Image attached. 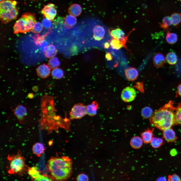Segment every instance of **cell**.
<instances>
[{
  "instance_id": "6da1fadb",
  "label": "cell",
  "mask_w": 181,
  "mask_h": 181,
  "mask_svg": "<svg viewBox=\"0 0 181 181\" xmlns=\"http://www.w3.org/2000/svg\"><path fill=\"white\" fill-rule=\"evenodd\" d=\"M42 117L40 120L41 128L47 131L48 133L53 131L57 132L60 128L67 131L70 130V120L66 117L63 118L56 115L53 97L47 95L43 96L41 100Z\"/></svg>"
},
{
  "instance_id": "7a4b0ae2",
  "label": "cell",
  "mask_w": 181,
  "mask_h": 181,
  "mask_svg": "<svg viewBox=\"0 0 181 181\" xmlns=\"http://www.w3.org/2000/svg\"><path fill=\"white\" fill-rule=\"evenodd\" d=\"M176 107L171 101L155 110L150 118L151 124L163 130L176 125L175 112Z\"/></svg>"
},
{
  "instance_id": "3957f363",
  "label": "cell",
  "mask_w": 181,
  "mask_h": 181,
  "mask_svg": "<svg viewBox=\"0 0 181 181\" xmlns=\"http://www.w3.org/2000/svg\"><path fill=\"white\" fill-rule=\"evenodd\" d=\"M72 161L68 157H52L48 161L47 167L54 180L68 179L72 173Z\"/></svg>"
},
{
  "instance_id": "277c9868",
  "label": "cell",
  "mask_w": 181,
  "mask_h": 181,
  "mask_svg": "<svg viewBox=\"0 0 181 181\" xmlns=\"http://www.w3.org/2000/svg\"><path fill=\"white\" fill-rule=\"evenodd\" d=\"M17 2L13 0H2L0 2V18L2 23L6 24L15 19L18 14L16 6Z\"/></svg>"
},
{
  "instance_id": "5b68a950",
  "label": "cell",
  "mask_w": 181,
  "mask_h": 181,
  "mask_svg": "<svg viewBox=\"0 0 181 181\" xmlns=\"http://www.w3.org/2000/svg\"><path fill=\"white\" fill-rule=\"evenodd\" d=\"M36 20L34 14L25 13L15 24L13 27L14 33H25L32 30L36 22Z\"/></svg>"
},
{
  "instance_id": "8992f818",
  "label": "cell",
  "mask_w": 181,
  "mask_h": 181,
  "mask_svg": "<svg viewBox=\"0 0 181 181\" xmlns=\"http://www.w3.org/2000/svg\"><path fill=\"white\" fill-rule=\"evenodd\" d=\"M25 167L24 158L18 153L11 157L9 172L11 174H20L24 171Z\"/></svg>"
},
{
  "instance_id": "52a82bcc",
  "label": "cell",
  "mask_w": 181,
  "mask_h": 181,
  "mask_svg": "<svg viewBox=\"0 0 181 181\" xmlns=\"http://www.w3.org/2000/svg\"><path fill=\"white\" fill-rule=\"evenodd\" d=\"M87 114L86 106L82 103L75 104L69 113V119H79Z\"/></svg>"
},
{
  "instance_id": "ba28073f",
  "label": "cell",
  "mask_w": 181,
  "mask_h": 181,
  "mask_svg": "<svg viewBox=\"0 0 181 181\" xmlns=\"http://www.w3.org/2000/svg\"><path fill=\"white\" fill-rule=\"evenodd\" d=\"M93 37L95 40L100 41L105 39L106 37L110 36L109 30L108 31L105 27L102 25H97L94 27L93 30Z\"/></svg>"
},
{
  "instance_id": "9c48e42d",
  "label": "cell",
  "mask_w": 181,
  "mask_h": 181,
  "mask_svg": "<svg viewBox=\"0 0 181 181\" xmlns=\"http://www.w3.org/2000/svg\"><path fill=\"white\" fill-rule=\"evenodd\" d=\"M28 174L34 180L52 181L54 179L51 176L41 175L36 167L33 166L28 169Z\"/></svg>"
},
{
  "instance_id": "30bf717a",
  "label": "cell",
  "mask_w": 181,
  "mask_h": 181,
  "mask_svg": "<svg viewBox=\"0 0 181 181\" xmlns=\"http://www.w3.org/2000/svg\"><path fill=\"white\" fill-rule=\"evenodd\" d=\"M41 13L47 18L53 21L57 14V9L56 6L54 4L50 3L44 5L41 11Z\"/></svg>"
},
{
  "instance_id": "8fae6325",
  "label": "cell",
  "mask_w": 181,
  "mask_h": 181,
  "mask_svg": "<svg viewBox=\"0 0 181 181\" xmlns=\"http://www.w3.org/2000/svg\"><path fill=\"white\" fill-rule=\"evenodd\" d=\"M137 95L135 89L133 87L127 86L122 90L121 95L122 100L125 102H128L133 101Z\"/></svg>"
},
{
  "instance_id": "7c38bea8",
  "label": "cell",
  "mask_w": 181,
  "mask_h": 181,
  "mask_svg": "<svg viewBox=\"0 0 181 181\" xmlns=\"http://www.w3.org/2000/svg\"><path fill=\"white\" fill-rule=\"evenodd\" d=\"M163 138L168 142H175L177 139L175 132L171 127L163 130Z\"/></svg>"
},
{
  "instance_id": "4fadbf2b",
  "label": "cell",
  "mask_w": 181,
  "mask_h": 181,
  "mask_svg": "<svg viewBox=\"0 0 181 181\" xmlns=\"http://www.w3.org/2000/svg\"><path fill=\"white\" fill-rule=\"evenodd\" d=\"M110 35L112 38L116 39L121 41H125V34L123 31L120 28H117L109 30Z\"/></svg>"
},
{
  "instance_id": "5bb4252c",
  "label": "cell",
  "mask_w": 181,
  "mask_h": 181,
  "mask_svg": "<svg viewBox=\"0 0 181 181\" xmlns=\"http://www.w3.org/2000/svg\"><path fill=\"white\" fill-rule=\"evenodd\" d=\"M125 74L127 79L130 81H133L138 78L139 73L135 68L130 67L125 70Z\"/></svg>"
},
{
  "instance_id": "9a60e30c",
  "label": "cell",
  "mask_w": 181,
  "mask_h": 181,
  "mask_svg": "<svg viewBox=\"0 0 181 181\" xmlns=\"http://www.w3.org/2000/svg\"><path fill=\"white\" fill-rule=\"evenodd\" d=\"M50 68L46 65L43 64L39 66L37 69V72L40 77L44 78L48 77L50 73Z\"/></svg>"
},
{
  "instance_id": "2e32d148",
  "label": "cell",
  "mask_w": 181,
  "mask_h": 181,
  "mask_svg": "<svg viewBox=\"0 0 181 181\" xmlns=\"http://www.w3.org/2000/svg\"><path fill=\"white\" fill-rule=\"evenodd\" d=\"M27 113L26 108L23 106L19 105L16 108L14 112V114L20 121L23 120L24 117Z\"/></svg>"
},
{
  "instance_id": "e0dca14e",
  "label": "cell",
  "mask_w": 181,
  "mask_h": 181,
  "mask_svg": "<svg viewBox=\"0 0 181 181\" xmlns=\"http://www.w3.org/2000/svg\"><path fill=\"white\" fill-rule=\"evenodd\" d=\"M68 11L70 15L74 17H77L79 16L82 13V8L79 4H73L69 7Z\"/></svg>"
},
{
  "instance_id": "ac0fdd59",
  "label": "cell",
  "mask_w": 181,
  "mask_h": 181,
  "mask_svg": "<svg viewBox=\"0 0 181 181\" xmlns=\"http://www.w3.org/2000/svg\"><path fill=\"white\" fill-rule=\"evenodd\" d=\"M153 61L155 67H160L164 64L165 62V58L162 54L158 53L156 54L153 56Z\"/></svg>"
},
{
  "instance_id": "d6986e66",
  "label": "cell",
  "mask_w": 181,
  "mask_h": 181,
  "mask_svg": "<svg viewBox=\"0 0 181 181\" xmlns=\"http://www.w3.org/2000/svg\"><path fill=\"white\" fill-rule=\"evenodd\" d=\"M98 104L96 101H93L90 104L86 106L87 114L89 116H93L97 114Z\"/></svg>"
},
{
  "instance_id": "ffe728a7",
  "label": "cell",
  "mask_w": 181,
  "mask_h": 181,
  "mask_svg": "<svg viewBox=\"0 0 181 181\" xmlns=\"http://www.w3.org/2000/svg\"><path fill=\"white\" fill-rule=\"evenodd\" d=\"M44 54L48 58H51L55 56L57 51L55 46L53 44H51L45 47L44 49Z\"/></svg>"
},
{
  "instance_id": "44dd1931",
  "label": "cell",
  "mask_w": 181,
  "mask_h": 181,
  "mask_svg": "<svg viewBox=\"0 0 181 181\" xmlns=\"http://www.w3.org/2000/svg\"><path fill=\"white\" fill-rule=\"evenodd\" d=\"M77 22V19L75 17L70 15H68L64 19L65 27L68 29L71 28L76 24Z\"/></svg>"
},
{
  "instance_id": "7402d4cb",
  "label": "cell",
  "mask_w": 181,
  "mask_h": 181,
  "mask_svg": "<svg viewBox=\"0 0 181 181\" xmlns=\"http://www.w3.org/2000/svg\"><path fill=\"white\" fill-rule=\"evenodd\" d=\"M125 41H121L112 38L111 39L109 43L111 48L116 50H118L124 47Z\"/></svg>"
},
{
  "instance_id": "603a6c76",
  "label": "cell",
  "mask_w": 181,
  "mask_h": 181,
  "mask_svg": "<svg viewBox=\"0 0 181 181\" xmlns=\"http://www.w3.org/2000/svg\"><path fill=\"white\" fill-rule=\"evenodd\" d=\"M43 145L40 143H35L33 146L32 151L33 153L38 156H39L43 153L45 150Z\"/></svg>"
},
{
  "instance_id": "cb8c5ba5",
  "label": "cell",
  "mask_w": 181,
  "mask_h": 181,
  "mask_svg": "<svg viewBox=\"0 0 181 181\" xmlns=\"http://www.w3.org/2000/svg\"><path fill=\"white\" fill-rule=\"evenodd\" d=\"M141 134L142 138L145 143H149L153 138V129H148L142 133Z\"/></svg>"
},
{
  "instance_id": "d4e9b609",
  "label": "cell",
  "mask_w": 181,
  "mask_h": 181,
  "mask_svg": "<svg viewBox=\"0 0 181 181\" xmlns=\"http://www.w3.org/2000/svg\"><path fill=\"white\" fill-rule=\"evenodd\" d=\"M143 140L142 138L139 136H134L131 139L130 144L131 147L135 149L140 148L142 146Z\"/></svg>"
},
{
  "instance_id": "484cf974",
  "label": "cell",
  "mask_w": 181,
  "mask_h": 181,
  "mask_svg": "<svg viewBox=\"0 0 181 181\" xmlns=\"http://www.w3.org/2000/svg\"><path fill=\"white\" fill-rule=\"evenodd\" d=\"M166 59L167 63L171 65L175 64L177 61L176 54L172 52H169L167 54L166 56Z\"/></svg>"
},
{
  "instance_id": "4316f807",
  "label": "cell",
  "mask_w": 181,
  "mask_h": 181,
  "mask_svg": "<svg viewBox=\"0 0 181 181\" xmlns=\"http://www.w3.org/2000/svg\"><path fill=\"white\" fill-rule=\"evenodd\" d=\"M175 117L176 124L181 125V102L178 103L176 107Z\"/></svg>"
},
{
  "instance_id": "83f0119b",
  "label": "cell",
  "mask_w": 181,
  "mask_h": 181,
  "mask_svg": "<svg viewBox=\"0 0 181 181\" xmlns=\"http://www.w3.org/2000/svg\"><path fill=\"white\" fill-rule=\"evenodd\" d=\"M166 39L167 42L168 43L173 44L177 42V36L175 33L168 32L166 34Z\"/></svg>"
},
{
  "instance_id": "f1b7e54d",
  "label": "cell",
  "mask_w": 181,
  "mask_h": 181,
  "mask_svg": "<svg viewBox=\"0 0 181 181\" xmlns=\"http://www.w3.org/2000/svg\"><path fill=\"white\" fill-rule=\"evenodd\" d=\"M159 23L161 27L165 30L168 29L169 27L172 24L170 18L168 16L164 17L163 19L162 22Z\"/></svg>"
},
{
  "instance_id": "f546056e",
  "label": "cell",
  "mask_w": 181,
  "mask_h": 181,
  "mask_svg": "<svg viewBox=\"0 0 181 181\" xmlns=\"http://www.w3.org/2000/svg\"><path fill=\"white\" fill-rule=\"evenodd\" d=\"M170 18L172 24L176 26L178 25L181 22V14L174 13L171 16Z\"/></svg>"
},
{
  "instance_id": "4dcf8cb0",
  "label": "cell",
  "mask_w": 181,
  "mask_h": 181,
  "mask_svg": "<svg viewBox=\"0 0 181 181\" xmlns=\"http://www.w3.org/2000/svg\"><path fill=\"white\" fill-rule=\"evenodd\" d=\"M153 113V110L151 108L149 107H146L142 110L141 114L143 118L147 119L151 117Z\"/></svg>"
},
{
  "instance_id": "1f68e13d",
  "label": "cell",
  "mask_w": 181,
  "mask_h": 181,
  "mask_svg": "<svg viewBox=\"0 0 181 181\" xmlns=\"http://www.w3.org/2000/svg\"><path fill=\"white\" fill-rule=\"evenodd\" d=\"M52 75L55 78L59 79L61 78L64 75V72L63 70L59 68L54 69L52 71Z\"/></svg>"
},
{
  "instance_id": "d6a6232c",
  "label": "cell",
  "mask_w": 181,
  "mask_h": 181,
  "mask_svg": "<svg viewBox=\"0 0 181 181\" xmlns=\"http://www.w3.org/2000/svg\"><path fill=\"white\" fill-rule=\"evenodd\" d=\"M150 143L152 146L155 148H158L163 144V140L161 138H153Z\"/></svg>"
},
{
  "instance_id": "836d02e7",
  "label": "cell",
  "mask_w": 181,
  "mask_h": 181,
  "mask_svg": "<svg viewBox=\"0 0 181 181\" xmlns=\"http://www.w3.org/2000/svg\"><path fill=\"white\" fill-rule=\"evenodd\" d=\"M48 64L50 68L55 69L60 65V62L57 58L53 57L49 60Z\"/></svg>"
},
{
  "instance_id": "e575fe53",
  "label": "cell",
  "mask_w": 181,
  "mask_h": 181,
  "mask_svg": "<svg viewBox=\"0 0 181 181\" xmlns=\"http://www.w3.org/2000/svg\"><path fill=\"white\" fill-rule=\"evenodd\" d=\"M43 29V25L39 22H36L32 30V31L35 33L40 32Z\"/></svg>"
},
{
  "instance_id": "d590c367",
  "label": "cell",
  "mask_w": 181,
  "mask_h": 181,
  "mask_svg": "<svg viewBox=\"0 0 181 181\" xmlns=\"http://www.w3.org/2000/svg\"><path fill=\"white\" fill-rule=\"evenodd\" d=\"M76 180L79 181H87L89 180L88 176L82 173L79 174L76 177Z\"/></svg>"
},
{
  "instance_id": "8d00e7d4",
  "label": "cell",
  "mask_w": 181,
  "mask_h": 181,
  "mask_svg": "<svg viewBox=\"0 0 181 181\" xmlns=\"http://www.w3.org/2000/svg\"><path fill=\"white\" fill-rule=\"evenodd\" d=\"M51 21L46 18L44 19L42 21V24L43 26L46 28H49L52 25Z\"/></svg>"
},
{
  "instance_id": "74e56055",
  "label": "cell",
  "mask_w": 181,
  "mask_h": 181,
  "mask_svg": "<svg viewBox=\"0 0 181 181\" xmlns=\"http://www.w3.org/2000/svg\"><path fill=\"white\" fill-rule=\"evenodd\" d=\"M168 180L171 181H181V179L178 175L175 174H174L168 176Z\"/></svg>"
},
{
  "instance_id": "f35d334b",
  "label": "cell",
  "mask_w": 181,
  "mask_h": 181,
  "mask_svg": "<svg viewBox=\"0 0 181 181\" xmlns=\"http://www.w3.org/2000/svg\"><path fill=\"white\" fill-rule=\"evenodd\" d=\"M135 86H137L138 89L141 91H143V83L141 82H137L135 85Z\"/></svg>"
},
{
  "instance_id": "ab89813d",
  "label": "cell",
  "mask_w": 181,
  "mask_h": 181,
  "mask_svg": "<svg viewBox=\"0 0 181 181\" xmlns=\"http://www.w3.org/2000/svg\"><path fill=\"white\" fill-rule=\"evenodd\" d=\"M105 57L107 60L109 61H110L113 59V56L112 54L109 52H107L105 55Z\"/></svg>"
},
{
  "instance_id": "60d3db41",
  "label": "cell",
  "mask_w": 181,
  "mask_h": 181,
  "mask_svg": "<svg viewBox=\"0 0 181 181\" xmlns=\"http://www.w3.org/2000/svg\"><path fill=\"white\" fill-rule=\"evenodd\" d=\"M177 93L180 96H181V83L177 86Z\"/></svg>"
},
{
  "instance_id": "b9f144b4",
  "label": "cell",
  "mask_w": 181,
  "mask_h": 181,
  "mask_svg": "<svg viewBox=\"0 0 181 181\" xmlns=\"http://www.w3.org/2000/svg\"><path fill=\"white\" fill-rule=\"evenodd\" d=\"M177 154V152L175 149H173L170 151V154L172 156L176 155Z\"/></svg>"
},
{
  "instance_id": "7bdbcfd3",
  "label": "cell",
  "mask_w": 181,
  "mask_h": 181,
  "mask_svg": "<svg viewBox=\"0 0 181 181\" xmlns=\"http://www.w3.org/2000/svg\"><path fill=\"white\" fill-rule=\"evenodd\" d=\"M104 46L105 48L107 49H109L110 46L109 42H105L104 43Z\"/></svg>"
},
{
  "instance_id": "ee69618b",
  "label": "cell",
  "mask_w": 181,
  "mask_h": 181,
  "mask_svg": "<svg viewBox=\"0 0 181 181\" xmlns=\"http://www.w3.org/2000/svg\"><path fill=\"white\" fill-rule=\"evenodd\" d=\"M166 178L165 177H160L157 180V181H166Z\"/></svg>"
},
{
  "instance_id": "f6af8a7d",
  "label": "cell",
  "mask_w": 181,
  "mask_h": 181,
  "mask_svg": "<svg viewBox=\"0 0 181 181\" xmlns=\"http://www.w3.org/2000/svg\"><path fill=\"white\" fill-rule=\"evenodd\" d=\"M33 97V95L32 93H30L28 95V97L30 98H32Z\"/></svg>"
},
{
  "instance_id": "bcb514c9",
  "label": "cell",
  "mask_w": 181,
  "mask_h": 181,
  "mask_svg": "<svg viewBox=\"0 0 181 181\" xmlns=\"http://www.w3.org/2000/svg\"><path fill=\"white\" fill-rule=\"evenodd\" d=\"M2 0H0V2H1V1H2Z\"/></svg>"
},
{
  "instance_id": "7dc6e473",
  "label": "cell",
  "mask_w": 181,
  "mask_h": 181,
  "mask_svg": "<svg viewBox=\"0 0 181 181\" xmlns=\"http://www.w3.org/2000/svg\"><path fill=\"white\" fill-rule=\"evenodd\" d=\"M32 0V1H35V0Z\"/></svg>"
},
{
  "instance_id": "c3c4849f",
  "label": "cell",
  "mask_w": 181,
  "mask_h": 181,
  "mask_svg": "<svg viewBox=\"0 0 181 181\" xmlns=\"http://www.w3.org/2000/svg\"><path fill=\"white\" fill-rule=\"evenodd\" d=\"M179 0L181 2V0Z\"/></svg>"
}]
</instances>
